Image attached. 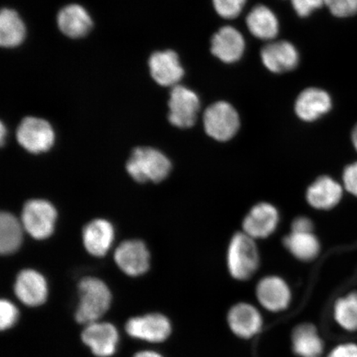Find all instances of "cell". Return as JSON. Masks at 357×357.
I'll list each match as a JSON object with an SVG mask.
<instances>
[{"label": "cell", "instance_id": "6da1fadb", "mask_svg": "<svg viewBox=\"0 0 357 357\" xmlns=\"http://www.w3.org/2000/svg\"><path fill=\"white\" fill-rule=\"evenodd\" d=\"M77 294L78 302L75 319L82 326L102 320L113 305V292L100 279L84 278L80 280Z\"/></svg>", "mask_w": 357, "mask_h": 357}, {"label": "cell", "instance_id": "7a4b0ae2", "mask_svg": "<svg viewBox=\"0 0 357 357\" xmlns=\"http://www.w3.org/2000/svg\"><path fill=\"white\" fill-rule=\"evenodd\" d=\"M126 169L134 181L139 183H159L172 171V163L167 156L149 146L137 147L129 158Z\"/></svg>", "mask_w": 357, "mask_h": 357}, {"label": "cell", "instance_id": "3957f363", "mask_svg": "<svg viewBox=\"0 0 357 357\" xmlns=\"http://www.w3.org/2000/svg\"><path fill=\"white\" fill-rule=\"evenodd\" d=\"M227 263L231 278L243 281L252 278L260 264L256 240L243 231L236 234L227 249Z\"/></svg>", "mask_w": 357, "mask_h": 357}, {"label": "cell", "instance_id": "277c9868", "mask_svg": "<svg viewBox=\"0 0 357 357\" xmlns=\"http://www.w3.org/2000/svg\"><path fill=\"white\" fill-rule=\"evenodd\" d=\"M119 331H123L135 340L147 344L158 345L171 337L173 325L167 315L162 312H153L132 317Z\"/></svg>", "mask_w": 357, "mask_h": 357}, {"label": "cell", "instance_id": "5b68a950", "mask_svg": "<svg viewBox=\"0 0 357 357\" xmlns=\"http://www.w3.org/2000/svg\"><path fill=\"white\" fill-rule=\"evenodd\" d=\"M205 132L218 142H227L234 138L240 128L238 111L225 101L209 105L203 115Z\"/></svg>", "mask_w": 357, "mask_h": 357}, {"label": "cell", "instance_id": "8992f818", "mask_svg": "<svg viewBox=\"0 0 357 357\" xmlns=\"http://www.w3.org/2000/svg\"><path fill=\"white\" fill-rule=\"evenodd\" d=\"M56 218V208L51 203L43 199H32L22 208L21 222L32 238L43 240L54 231Z\"/></svg>", "mask_w": 357, "mask_h": 357}, {"label": "cell", "instance_id": "52a82bcc", "mask_svg": "<svg viewBox=\"0 0 357 357\" xmlns=\"http://www.w3.org/2000/svg\"><path fill=\"white\" fill-rule=\"evenodd\" d=\"M16 137L17 142L26 151L39 154L52 149L55 142V132L47 120L26 117L17 128Z\"/></svg>", "mask_w": 357, "mask_h": 357}, {"label": "cell", "instance_id": "ba28073f", "mask_svg": "<svg viewBox=\"0 0 357 357\" xmlns=\"http://www.w3.org/2000/svg\"><path fill=\"white\" fill-rule=\"evenodd\" d=\"M168 107L169 122L178 128H189L197 120L200 100L192 89L178 84L169 93Z\"/></svg>", "mask_w": 357, "mask_h": 357}, {"label": "cell", "instance_id": "9c48e42d", "mask_svg": "<svg viewBox=\"0 0 357 357\" xmlns=\"http://www.w3.org/2000/svg\"><path fill=\"white\" fill-rule=\"evenodd\" d=\"M13 291L17 303L29 309L44 305L50 294L46 278L39 272L30 269L22 271L17 275Z\"/></svg>", "mask_w": 357, "mask_h": 357}, {"label": "cell", "instance_id": "30bf717a", "mask_svg": "<svg viewBox=\"0 0 357 357\" xmlns=\"http://www.w3.org/2000/svg\"><path fill=\"white\" fill-rule=\"evenodd\" d=\"M82 340L96 357H111L117 352L119 330L114 324L100 320L83 326Z\"/></svg>", "mask_w": 357, "mask_h": 357}, {"label": "cell", "instance_id": "8fae6325", "mask_svg": "<svg viewBox=\"0 0 357 357\" xmlns=\"http://www.w3.org/2000/svg\"><path fill=\"white\" fill-rule=\"evenodd\" d=\"M279 222L280 213L273 204L259 203L245 217L243 231L254 240L265 239L275 233Z\"/></svg>", "mask_w": 357, "mask_h": 357}, {"label": "cell", "instance_id": "7c38bea8", "mask_svg": "<svg viewBox=\"0 0 357 357\" xmlns=\"http://www.w3.org/2000/svg\"><path fill=\"white\" fill-rule=\"evenodd\" d=\"M114 261L125 274L136 278L149 271L150 253L142 241H125L116 248Z\"/></svg>", "mask_w": 357, "mask_h": 357}, {"label": "cell", "instance_id": "4fadbf2b", "mask_svg": "<svg viewBox=\"0 0 357 357\" xmlns=\"http://www.w3.org/2000/svg\"><path fill=\"white\" fill-rule=\"evenodd\" d=\"M256 294L265 310L278 312L287 309L291 302V290L284 279L276 275L266 276L259 281Z\"/></svg>", "mask_w": 357, "mask_h": 357}, {"label": "cell", "instance_id": "5bb4252c", "mask_svg": "<svg viewBox=\"0 0 357 357\" xmlns=\"http://www.w3.org/2000/svg\"><path fill=\"white\" fill-rule=\"evenodd\" d=\"M151 77L162 86L175 87L185 75L180 58L172 50L153 52L149 60Z\"/></svg>", "mask_w": 357, "mask_h": 357}, {"label": "cell", "instance_id": "9a60e30c", "mask_svg": "<svg viewBox=\"0 0 357 357\" xmlns=\"http://www.w3.org/2000/svg\"><path fill=\"white\" fill-rule=\"evenodd\" d=\"M261 59L266 68L275 74L296 69L300 54L291 43L281 40L271 41L261 49Z\"/></svg>", "mask_w": 357, "mask_h": 357}, {"label": "cell", "instance_id": "2e32d148", "mask_svg": "<svg viewBox=\"0 0 357 357\" xmlns=\"http://www.w3.org/2000/svg\"><path fill=\"white\" fill-rule=\"evenodd\" d=\"M333 100L323 89L310 87L303 91L294 104V112L303 121L311 123L332 109Z\"/></svg>", "mask_w": 357, "mask_h": 357}, {"label": "cell", "instance_id": "e0dca14e", "mask_svg": "<svg viewBox=\"0 0 357 357\" xmlns=\"http://www.w3.org/2000/svg\"><path fill=\"white\" fill-rule=\"evenodd\" d=\"M227 320L231 331L241 338H252L262 329L261 312L251 303H236L229 311Z\"/></svg>", "mask_w": 357, "mask_h": 357}, {"label": "cell", "instance_id": "ac0fdd59", "mask_svg": "<svg viewBox=\"0 0 357 357\" xmlns=\"http://www.w3.org/2000/svg\"><path fill=\"white\" fill-rule=\"evenodd\" d=\"M245 43L243 36L231 26H222L211 39V52L225 63L238 61L244 54Z\"/></svg>", "mask_w": 357, "mask_h": 357}, {"label": "cell", "instance_id": "d6986e66", "mask_svg": "<svg viewBox=\"0 0 357 357\" xmlns=\"http://www.w3.org/2000/svg\"><path fill=\"white\" fill-rule=\"evenodd\" d=\"M343 195L342 185L329 176H321L310 185L306 192L307 202L319 211H328L340 202Z\"/></svg>", "mask_w": 357, "mask_h": 357}, {"label": "cell", "instance_id": "ffe728a7", "mask_svg": "<svg viewBox=\"0 0 357 357\" xmlns=\"http://www.w3.org/2000/svg\"><path fill=\"white\" fill-rule=\"evenodd\" d=\"M58 28L70 38L84 37L91 30L93 21L88 11L79 4H69L58 13Z\"/></svg>", "mask_w": 357, "mask_h": 357}, {"label": "cell", "instance_id": "44dd1931", "mask_svg": "<svg viewBox=\"0 0 357 357\" xmlns=\"http://www.w3.org/2000/svg\"><path fill=\"white\" fill-rule=\"evenodd\" d=\"M114 240V227L105 220H93L83 230L84 248L95 257H104L109 251Z\"/></svg>", "mask_w": 357, "mask_h": 357}, {"label": "cell", "instance_id": "7402d4cb", "mask_svg": "<svg viewBox=\"0 0 357 357\" xmlns=\"http://www.w3.org/2000/svg\"><path fill=\"white\" fill-rule=\"evenodd\" d=\"M248 29L254 37L263 41H273L279 33V20L275 13L265 6L259 4L247 16Z\"/></svg>", "mask_w": 357, "mask_h": 357}, {"label": "cell", "instance_id": "603a6c76", "mask_svg": "<svg viewBox=\"0 0 357 357\" xmlns=\"http://www.w3.org/2000/svg\"><path fill=\"white\" fill-rule=\"evenodd\" d=\"M292 349L301 357H318L324 351V342L318 329L311 324L298 325L293 330Z\"/></svg>", "mask_w": 357, "mask_h": 357}, {"label": "cell", "instance_id": "cb8c5ba5", "mask_svg": "<svg viewBox=\"0 0 357 357\" xmlns=\"http://www.w3.org/2000/svg\"><path fill=\"white\" fill-rule=\"evenodd\" d=\"M26 37V26L19 13L4 8L0 13V45L13 48L20 46Z\"/></svg>", "mask_w": 357, "mask_h": 357}, {"label": "cell", "instance_id": "d4e9b609", "mask_svg": "<svg viewBox=\"0 0 357 357\" xmlns=\"http://www.w3.org/2000/svg\"><path fill=\"white\" fill-rule=\"evenodd\" d=\"M284 245L292 255L303 261H310L318 257L320 243L312 231H291L284 239Z\"/></svg>", "mask_w": 357, "mask_h": 357}, {"label": "cell", "instance_id": "484cf974", "mask_svg": "<svg viewBox=\"0 0 357 357\" xmlns=\"http://www.w3.org/2000/svg\"><path fill=\"white\" fill-rule=\"evenodd\" d=\"M22 222L10 213L3 212L0 216V252L10 255L20 249L24 238Z\"/></svg>", "mask_w": 357, "mask_h": 357}, {"label": "cell", "instance_id": "4316f807", "mask_svg": "<svg viewBox=\"0 0 357 357\" xmlns=\"http://www.w3.org/2000/svg\"><path fill=\"white\" fill-rule=\"evenodd\" d=\"M334 319L347 331H357V293L352 292L335 303Z\"/></svg>", "mask_w": 357, "mask_h": 357}, {"label": "cell", "instance_id": "83f0119b", "mask_svg": "<svg viewBox=\"0 0 357 357\" xmlns=\"http://www.w3.org/2000/svg\"><path fill=\"white\" fill-rule=\"evenodd\" d=\"M21 310L19 305L10 298L0 301V332L7 331L19 323Z\"/></svg>", "mask_w": 357, "mask_h": 357}, {"label": "cell", "instance_id": "f1b7e54d", "mask_svg": "<svg viewBox=\"0 0 357 357\" xmlns=\"http://www.w3.org/2000/svg\"><path fill=\"white\" fill-rule=\"evenodd\" d=\"M214 10L225 20H234L241 15L247 0H212Z\"/></svg>", "mask_w": 357, "mask_h": 357}, {"label": "cell", "instance_id": "f546056e", "mask_svg": "<svg viewBox=\"0 0 357 357\" xmlns=\"http://www.w3.org/2000/svg\"><path fill=\"white\" fill-rule=\"evenodd\" d=\"M325 6L337 17L357 15V0H325Z\"/></svg>", "mask_w": 357, "mask_h": 357}, {"label": "cell", "instance_id": "4dcf8cb0", "mask_svg": "<svg viewBox=\"0 0 357 357\" xmlns=\"http://www.w3.org/2000/svg\"><path fill=\"white\" fill-rule=\"evenodd\" d=\"M291 3L298 16L306 17L325 6V0H291Z\"/></svg>", "mask_w": 357, "mask_h": 357}, {"label": "cell", "instance_id": "1f68e13d", "mask_svg": "<svg viewBox=\"0 0 357 357\" xmlns=\"http://www.w3.org/2000/svg\"><path fill=\"white\" fill-rule=\"evenodd\" d=\"M342 180L346 190L357 196V162L351 164L345 168Z\"/></svg>", "mask_w": 357, "mask_h": 357}, {"label": "cell", "instance_id": "d6a6232c", "mask_svg": "<svg viewBox=\"0 0 357 357\" xmlns=\"http://www.w3.org/2000/svg\"><path fill=\"white\" fill-rule=\"evenodd\" d=\"M328 357H357V345L345 343L334 348Z\"/></svg>", "mask_w": 357, "mask_h": 357}, {"label": "cell", "instance_id": "836d02e7", "mask_svg": "<svg viewBox=\"0 0 357 357\" xmlns=\"http://www.w3.org/2000/svg\"><path fill=\"white\" fill-rule=\"evenodd\" d=\"M314 226L309 218L298 217L292 222L291 231H312Z\"/></svg>", "mask_w": 357, "mask_h": 357}, {"label": "cell", "instance_id": "e575fe53", "mask_svg": "<svg viewBox=\"0 0 357 357\" xmlns=\"http://www.w3.org/2000/svg\"><path fill=\"white\" fill-rule=\"evenodd\" d=\"M132 357H165L159 351L155 350H142L136 352Z\"/></svg>", "mask_w": 357, "mask_h": 357}, {"label": "cell", "instance_id": "d590c367", "mask_svg": "<svg viewBox=\"0 0 357 357\" xmlns=\"http://www.w3.org/2000/svg\"><path fill=\"white\" fill-rule=\"evenodd\" d=\"M351 141H352V144H354L355 149L357 151V124L354 127V130H352Z\"/></svg>", "mask_w": 357, "mask_h": 357}, {"label": "cell", "instance_id": "8d00e7d4", "mask_svg": "<svg viewBox=\"0 0 357 357\" xmlns=\"http://www.w3.org/2000/svg\"><path fill=\"white\" fill-rule=\"evenodd\" d=\"M6 128L4 127L3 123H1V126H0V140H1V144L3 145L4 139H6Z\"/></svg>", "mask_w": 357, "mask_h": 357}]
</instances>
